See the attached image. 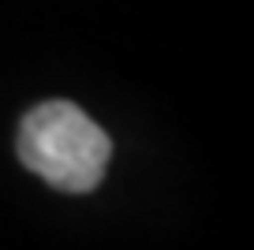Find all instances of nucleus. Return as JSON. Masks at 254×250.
Returning <instances> with one entry per match:
<instances>
[{
	"instance_id": "obj_1",
	"label": "nucleus",
	"mask_w": 254,
	"mask_h": 250,
	"mask_svg": "<svg viewBox=\"0 0 254 250\" xmlns=\"http://www.w3.org/2000/svg\"><path fill=\"white\" fill-rule=\"evenodd\" d=\"M109 153L112 142L101 124L71 101H45L19 124V161L67 194L94 190L109 168Z\"/></svg>"
}]
</instances>
